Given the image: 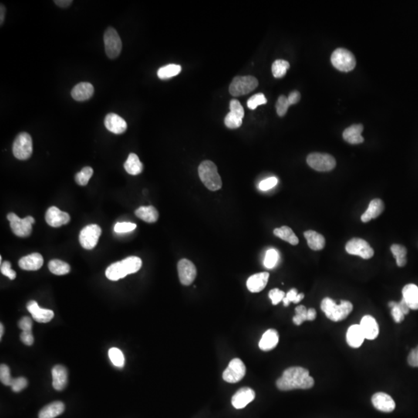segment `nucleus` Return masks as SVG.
Wrapping results in <instances>:
<instances>
[{"label": "nucleus", "instance_id": "nucleus-1", "mask_svg": "<svg viewBox=\"0 0 418 418\" xmlns=\"http://www.w3.org/2000/svg\"><path fill=\"white\" fill-rule=\"evenodd\" d=\"M280 390L290 391L295 389H311L315 380L310 376L309 371L300 366L290 367L284 370L282 376L277 381Z\"/></svg>", "mask_w": 418, "mask_h": 418}, {"label": "nucleus", "instance_id": "nucleus-2", "mask_svg": "<svg viewBox=\"0 0 418 418\" xmlns=\"http://www.w3.org/2000/svg\"><path fill=\"white\" fill-rule=\"evenodd\" d=\"M321 309L328 319L338 322L345 319L349 315L353 310V305L348 301H341L340 304H337L331 298H325L321 301Z\"/></svg>", "mask_w": 418, "mask_h": 418}, {"label": "nucleus", "instance_id": "nucleus-3", "mask_svg": "<svg viewBox=\"0 0 418 418\" xmlns=\"http://www.w3.org/2000/svg\"><path fill=\"white\" fill-rule=\"evenodd\" d=\"M199 177L208 190L216 191L223 187L217 166L210 160H204L198 167Z\"/></svg>", "mask_w": 418, "mask_h": 418}, {"label": "nucleus", "instance_id": "nucleus-4", "mask_svg": "<svg viewBox=\"0 0 418 418\" xmlns=\"http://www.w3.org/2000/svg\"><path fill=\"white\" fill-rule=\"evenodd\" d=\"M259 82L254 76H237L230 84V92L233 96H242L255 90Z\"/></svg>", "mask_w": 418, "mask_h": 418}, {"label": "nucleus", "instance_id": "nucleus-5", "mask_svg": "<svg viewBox=\"0 0 418 418\" xmlns=\"http://www.w3.org/2000/svg\"><path fill=\"white\" fill-rule=\"evenodd\" d=\"M331 62L336 69L343 72H351L356 65L352 53L344 48H338L334 51L331 57Z\"/></svg>", "mask_w": 418, "mask_h": 418}, {"label": "nucleus", "instance_id": "nucleus-6", "mask_svg": "<svg viewBox=\"0 0 418 418\" xmlns=\"http://www.w3.org/2000/svg\"><path fill=\"white\" fill-rule=\"evenodd\" d=\"M7 220L11 223V230L17 237H29L32 233V225L35 223V220L32 216H28L24 219H21L14 213H9Z\"/></svg>", "mask_w": 418, "mask_h": 418}, {"label": "nucleus", "instance_id": "nucleus-7", "mask_svg": "<svg viewBox=\"0 0 418 418\" xmlns=\"http://www.w3.org/2000/svg\"><path fill=\"white\" fill-rule=\"evenodd\" d=\"M13 153L18 160H28L33 153V141L31 135L21 133L16 137L13 145Z\"/></svg>", "mask_w": 418, "mask_h": 418}, {"label": "nucleus", "instance_id": "nucleus-8", "mask_svg": "<svg viewBox=\"0 0 418 418\" xmlns=\"http://www.w3.org/2000/svg\"><path fill=\"white\" fill-rule=\"evenodd\" d=\"M307 163L311 168L321 172L330 171L336 166L335 159L328 153H311L307 157Z\"/></svg>", "mask_w": 418, "mask_h": 418}, {"label": "nucleus", "instance_id": "nucleus-9", "mask_svg": "<svg viewBox=\"0 0 418 418\" xmlns=\"http://www.w3.org/2000/svg\"><path fill=\"white\" fill-rule=\"evenodd\" d=\"M104 44L108 58L115 59L120 55L123 44L119 34L114 28H107L104 34Z\"/></svg>", "mask_w": 418, "mask_h": 418}, {"label": "nucleus", "instance_id": "nucleus-10", "mask_svg": "<svg viewBox=\"0 0 418 418\" xmlns=\"http://www.w3.org/2000/svg\"><path fill=\"white\" fill-rule=\"evenodd\" d=\"M345 250L348 254L359 256L365 260L372 258L374 255L373 249L362 239L354 238L349 240L345 245Z\"/></svg>", "mask_w": 418, "mask_h": 418}, {"label": "nucleus", "instance_id": "nucleus-11", "mask_svg": "<svg viewBox=\"0 0 418 418\" xmlns=\"http://www.w3.org/2000/svg\"><path fill=\"white\" fill-rule=\"evenodd\" d=\"M102 230L98 225L92 224L85 226L79 235L81 246L85 250H92L97 245Z\"/></svg>", "mask_w": 418, "mask_h": 418}, {"label": "nucleus", "instance_id": "nucleus-12", "mask_svg": "<svg viewBox=\"0 0 418 418\" xmlns=\"http://www.w3.org/2000/svg\"><path fill=\"white\" fill-rule=\"evenodd\" d=\"M247 369L243 361L238 358L233 359L228 367L223 372V377L226 382L236 383L240 382L245 376Z\"/></svg>", "mask_w": 418, "mask_h": 418}, {"label": "nucleus", "instance_id": "nucleus-13", "mask_svg": "<svg viewBox=\"0 0 418 418\" xmlns=\"http://www.w3.org/2000/svg\"><path fill=\"white\" fill-rule=\"evenodd\" d=\"M177 271L180 283L184 286H189L192 284L197 276L195 266L187 259H182L179 261Z\"/></svg>", "mask_w": 418, "mask_h": 418}, {"label": "nucleus", "instance_id": "nucleus-14", "mask_svg": "<svg viewBox=\"0 0 418 418\" xmlns=\"http://www.w3.org/2000/svg\"><path fill=\"white\" fill-rule=\"evenodd\" d=\"M45 220L50 226L58 228L64 225L68 224L71 220V218L68 213L61 211L55 206H52L47 211Z\"/></svg>", "mask_w": 418, "mask_h": 418}, {"label": "nucleus", "instance_id": "nucleus-15", "mask_svg": "<svg viewBox=\"0 0 418 418\" xmlns=\"http://www.w3.org/2000/svg\"><path fill=\"white\" fill-rule=\"evenodd\" d=\"M27 308L32 315L33 318L40 323H48L55 317L53 311L40 308L35 301H29L27 304Z\"/></svg>", "mask_w": 418, "mask_h": 418}, {"label": "nucleus", "instance_id": "nucleus-16", "mask_svg": "<svg viewBox=\"0 0 418 418\" xmlns=\"http://www.w3.org/2000/svg\"><path fill=\"white\" fill-rule=\"evenodd\" d=\"M256 393L254 389L243 387L239 389L232 398V404L236 409H243L255 399Z\"/></svg>", "mask_w": 418, "mask_h": 418}, {"label": "nucleus", "instance_id": "nucleus-17", "mask_svg": "<svg viewBox=\"0 0 418 418\" xmlns=\"http://www.w3.org/2000/svg\"><path fill=\"white\" fill-rule=\"evenodd\" d=\"M372 403L376 410L385 413H390L396 407V403L393 398L382 392L375 393L372 396Z\"/></svg>", "mask_w": 418, "mask_h": 418}, {"label": "nucleus", "instance_id": "nucleus-18", "mask_svg": "<svg viewBox=\"0 0 418 418\" xmlns=\"http://www.w3.org/2000/svg\"><path fill=\"white\" fill-rule=\"evenodd\" d=\"M359 326L363 332L365 339L374 340L379 335V325L376 320L371 315H365L361 320Z\"/></svg>", "mask_w": 418, "mask_h": 418}, {"label": "nucleus", "instance_id": "nucleus-19", "mask_svg": "<svg viewBox=\"0 0 418 418\" xmlns=\"http://www.w3.org/2000/svg\"><path fill=\"white\" fill-rule=\"evenodd\" d=\"M104 124L109 131L114 134H122L127 129L125 119L116 113H109L105 118Z\"/></svg>", "mask_w": 418, "mask_h": 418}, {"label": "nucleus", "instance_id": "nucleus-20", "mask_svg": "<svg viewBox=\"0 0 418 418\" xmlns=\"http://www.w3.org/2000/svg\"><path fill=\"white\" fill-rule=\"evenodd\" d=\"M44 264V258L38 253L30 254L19 260V267L24 271H38Z\"/></svg>", "mask_w": 418, "mask_h": 418}, {"label": "nucleus", "instance_id": "nucleus-21", "mask_svg": "<svg viewBox=\"0 0 418 418\" xmlns=\"http://www.w3.org/2000/svg\"><path fill=\"white\" fill-rule=\"evenodd\" d=\"M269 277L270 274L267 272L259 273L250 277L247 283L249 291L252 293L262 291L267 286Z\"/></svg>", "mask_w": 418, "mask_h": 418}, {"label": "nucleus", "instance_id": "nucleus-22", "mask_svg": "<svg viewBox=\"0 0 418 418\" xmlns=\"http://www.w3.org/2000/svg\"><path fill=\"white\" fill-rule=\"evenodd\" d=\"M71 94L72 98L78 102L88 100L93 95V85L89 82H81L74 87Z\"/></svg>", "mask_w": 418, "mask_h": 418}, {"label": "nucleus", "instance_id": "nucleus-23", "mask_svg": "<svg viewBox=\"0 0 418 418\" xmlns=\"http://www.w3.org/2000/svg\"><path fill=\"white\" fill-rule=\"evenodd\" d=\"M365 338L359 325H353L348 328L346 333L347 343L351 348H359Z\"/></svg>", "mask_w": 418, "mask_h": 418}, {"label": "nucleus", "instance_id": "nucleus-24", "mask_svg": "<svg viewBox=\"0 0 418 418\" xmlns=\"http://www.w3.org/2000/svg\"><path fill=\"white\" fill-rule=\"evenodd\" d=\"M384 211V203L381 199H373L369 203V207L361 217L362 223H368L373 219L379 217Z\"/></svg>", "mask_w": 418, "mask_h": 418}, {"label": "nucleus", "instance_id": "nucleus-25", "mask_svg": "<svg viewBox=\"0 0 418 418\" xmlns=\"http://www.w3.org/2000/svg\"><path fill=\"white\" fill-rule=\"evenodd\" d=\"M363 126L361 124L352 125L347 128L343 132V139L351 144H359L363 143L364 138L362 136Z\"/></svg>", "mask_w": 418, "mask_h": 418}, {"label": "nucleus", "instance_id": "nucleus-26", "mask_svg": "<svg viewBox=\"0 0 418 418\" xmlns=\"http://www.w3.org/2000/svg\"><path fill=\"white\" fill-rule=\"evenodd\" d=\"M403 299L411 310H418V287L415 284H406L403 290Z\"/></svg>", "mask_w": 418, "mask_h": 418}, {"label": "nucleus", "instance_id": "nucleus-27", "mask_svg": "<svg viewBox=\"0 0 418 418\" xmlns=\"http://www.w3.org/2000/svg\"><path fill=\"white\" fill-rule=\"evenodd\" d=\"M279 342V334L275 329H269L263 335L260 339L259 347L263 351H271L274 349Z\"/></svg>", "mask_w": 418, "mask_h": 418}, {"label": "nucleus", "instance_id": "nucleus-28", "mask_svg": "<svg viewBox=\"0 0 418 418\" xmlns=\"http://www.w3.org/2000/svg\"><path fill=\"white\" fill-rule=\"evenodd\" d=\"M53 386L56 390H62L68 382V372L63 365H57L52 369Z\"/></svg>", "mask_w": 418, "mask_h": 418}, {"label": "nucleus", "instance_id": "nucleus-29", "mask_svg": "<svg viewBox=\"0 0 418 418\" xmlns=\"http://www.w3.org/2000/svg\"><path fill=\"white\" fill-rule=\"evenodd\" d=\"M120 263L121 271L124 277L129 274H135L138 272L142 267L141 259L137 257H129L124 259Z\"/></svg>", "mask_w": 418, "mask_h": 418}, {"label": "nucleus", "instance_id": "nucleus-30", "mask_svg": "<svg viewBox=\"0 0 418 418\" xmlns=\"http://www.w3.org/2000/svg\"><path fill=\"white\" fill-rule=\"evenodd\" d=\"M304 237L306 239L308 247L311 250L318 251V250H322L325 247V237L320 233L312 231V230H309V231L304 232Z\"/></svg>", "mask_w": 418, "mask_h": 418}, {"label": "nucleus", "instance_id": "nucleus-31", "mask_svg": "<svg viewBox=\"0 0 418 418\" xmlns=\"http://www.w3.org/2000/svg\"><path fill=\"white\" fill-rule=\"evenodd\" d=\"M135 215L139 219L148 223H156L158 220L159 213L153 206H141L136 209Z\"/></svg>", "mask_w": 418, "mask_h": 418}, {"label": "nucleus", "instance_id": "nucleus-32", "mask_svg": "<svg viewBox=\"0 0 418 418\" xmlns=\"http://www.w3.org/2000/svg\"><path fill=\"white\" fill-rule=\"evenodd\" d=\"M65 410V404L61 401H55L47 405L40 411L39 418H55L62 414Z\"/></svg>", "mask_w": 418, "mask_h": 418}, {"label": "nucleus", "instance_id": "nucleus-33", "mask_svg": "<svg viewBox=\"0 0 418 418\" xmlns=\"http://www.w3.org/2000/svg\"><path fill=\"white\" fill-rule=\"evenodd\" d=\"M124 168L129 174L138 175L143 171V165L139 160L137 155L132 153L129 155L127 160L125 162Z\"/></svg>", "mask_w": 418, "mask_h": 418}, {"label": "nucleus", "instance_id": "nucleus-34", "mask_svg": "<svg viewBox=\"0 0 418 418\" xmlns=\"http://www.w3.org/2000/svg\"><path fill=\"white\" fill-rule=\"evenodd\" d=\"M274 234L275 235L276 237L281 238L284 241L289 243L291 245L296 246L299 243V240L296 236L295 233L288 226H282L281 228L275 229Z\"/></svg>", "mask_w": 418, "mask_h": 418}, {"label": "nucleus", "instance_id": "nucleus-35", "mask_svg": "<svg viewBox=\"0 0 418 418\" xmlns=\"http://www.w3.org/2000/svg\"><path fill=\"white\" fill-rule=\"evenodd\" d=\"M181 72V67L175 64H170L159 68L157 71V76L162 80L170 79L173 77L177 76Z\"/></svg>", "mask_w": 418, "mask_h": 418}, {"label": "nucleus", "instance_id": "nucleus-36", "mask_svg": "<svg viewBox=\"0 0 418 418\" xmlns=\"http://www.w3.org/2000/svg\"><path fill=\"white\" fill-rule=\"evenodd\" d=\"M48 268L52 274L55 275H65L71 271L69 264L62 260H52L48 264Z\"/></svg>", "mask_w": 418, "mask_h": 418}, {"label": "nucleus", "instance_id": "nucleus-37", "mask_svg": "<svg viewBox=\"0 0 418 418\" xmlns=\"http://www.w3.org/2000/svg\"><path fill=\"white\" fill-rule=\"evenodd\" d=\"M390 249L393 257L396 259L398 267H404L406 264V253H407L406 249L403 246L398 245V244H393Z\"/></svg>", "mask_w": 418, "mask_h": 418}, {"label": "nucleus", "instance_id": "nucleus-38", "mask_svg": "<svg viewBox=\"0 0 418 418\" xmlns=\"http://www.w3.org/2000/svg\"><path fill=\"white\" fill-rule=\"evenodd\" d=\"M290 68L289 62L284 60H277L272 65V73L274 78H283Z\"/></svg>", "mask_w": 418, "mask_h": 418}, {"label": "nucleus", "instance_id": "nucleus-39", "mask_svg": "<svg viewBox=\"0 0 418 418\" xmlns=\"http://www.w3.org/2000/svg\"><path fill=\"white\" fill-rule=\"evenodd\" d=\"M109 356L112 364L118 368H123L125 364V358L122 351L117 348L109 349Z\"/></svg>", "mask_w": 418, "mask_h": 418}, {"label": "nucleus", "instance_id": "nucleus-40", "mask_svg": "<svg viewBox=\"0 0 418 418\" xmlns=\"http://www.w3.org/2000/svg\"><path fill=\"white\" fill-rule=\"evenodd\" d=\"M93 174V169L90 167H85L79 173L75 175L77 184L81 186H85L89 183V180Z\"/></svg>", "mask_w": 418, "mask_h": 418}, {"label": "nucleus", "instance_id": "nucleus-41", "mask_svg": "<svg viewBox=\"0 0 418 418\" xmlns=\"http://www.w3.org/2000/svg\"><path fill=\"white\" fill-rule=\"evenodd\" d=\"M279 260V254L274 249L267 250L264 259V264L267 269H273L276 267Z\"/></svg>", "mask_w": 418, "mask_h": 418}, {"label": "nucleus", "instance_id": "nucleus-42", "mask_svg": "<svg viewBox=\"0 0 418 418\" xmlns=\"http://www.w3.org/2000/svg\"><path fill=\"white\" fill-rule=\"evenodd\" d=\"M243 124V118L230 112L225 118V125L230 129H237Z\"/></svg>", "mask_w": 418, "mask_h": 418}, {"label": "nucleus", "instance_id": "nucleus-43", "mask_svg": "<svg viewBox=\"0 0 418 418\" xmlns=\"http://www.w3.org/2000/svg\"><path fill=\"white\" fill-rule=\"evenodd\" d=\"M304 294H298V291L293 288V289H291L289 292L286 294L285 298L283 300V302H284V306L287 307L291 302L294 303V304H298L301 300L304 299Z\"/></svg>", "mask_w": 418, "mask_h": 418}, {"label": "nucleus", "instance_id": "nucleus-44", "mask_svg": "<svg viewBox=\"0 0 418 418\" xmlns=\"http://www.w3.org/2000/svg\"><path fill=\"white\" fill-rule=\"evenodd\" d=\"M296 315L293 318V322L296 325H301L304 321H308V309L304 305H300L295 308Z\"/></svg>", "mask_w": 418, "mask_h": 418}, {"label": "nucleus", "instance_id": "nucleus-45", "mask_svg": "<svg viewBox=\"0 0 418 418\" xmlns=\"http://www.w3.org/2000/svg\"><path fill=\"white\" fill-rule=\"evenodd\" d=\"M267 102V99H266L265 95L264 94H256V95H253L251 98H250L248 102H247V106H248L249 109L254 110V109H257V106L265 105Z\"/></svg>", "mask_w": 418, "mask_h": 418}, {"label": "nucleus", "instance_id": "nucleus-46", "mask_svg": "<svg viewBox=\"0 0 418 418\" xmlns=\"http://www.w3.org/2000/svg\"><path fill=\"white\" fill-rule=\"evenodd\" d=\"M289 106L290 104L287 97H286L285 95H281L276 104V109L278 116L281 117L285 116Z\"/></svg>", "mask_w": 418, "mask_h": 418}, {"label": "nucleus", "instance_id": "nucleus-47", "mask_svg": "<svg viewBox=\"0 0 418 418\" xmlns=\"http://www.w3.org/2000/svg\"><path fill=\"white\" fill-rule=\"evenodd\" d=\"M389 307L391 308V314H392V317H393L395 322H396V323H400L401 321L404 320L405 315L403 314V311L399 309L397 305V302L390 301L389 303Z\"/></svg>", "mask_w": 418, "mask_h": 418}, {"label": "nucleus", "instance_id": "nucleus-48", "mask_svg": "<svg viewBox=\"0 0 418 418\" xmlns=\"http://www.w3.org/2000/svg\"><path fill=\"white\" fill-rule=\"evenodd\" d=\"M0 380L6 386H11L13 378L11 377V369L5 364L0 366Z\"/></svg>", "mask_w": 418, "mask_h": 418}, {"label": "nucleus", "instance_id": "nucleus-49", "mask_svg": "<svg viewBox=\"0 0 418 418\" xmlns=\"http://www.w3.org/2000/svg\"><path fill=\"white\" fill-rule=\"evenodd\" d=\"M136 225L131 223H118L115 225L114 231L116 233H130L136 230Z\"/></svg>", "mask_w": 418, "mask_h": 418}, {"label": "nucleus", "instance_id": "nucleus-50", "mask_svg": "<svg viewBox=\"0 0 418 418\" xmlns=\"http://www.w3.org/2000/svg\"><path fill=\"white\" fill-rule=\"evenodd\" d=\"M28 386V380L24 377H18L16 379H13L12 383L11 386L12 388L13 391L18 393L22 391L24 388Z\"/></svg>", "mask_w": 418, "mask_h": 418}, {"label": "nucleus", "instance_id": "nucleus-51", "mask_svg": "<svg viewBox=\"0 0 418 418\" xmlns=\"http://www.w3.org/2000/svg\"><path fill=\"white\" fill-rule=\"evenodd\" d=\"M285 293L284 291L277 289V288L271 290L269 293V298L272 301V304L274 305H277L281 301H283L284 298H285Z\"/></svg>", "mask_w": 418, "mask_h": 418}, {"label": "nucleus", "instance_id": "nucleus-52", "mask_svg": "<svg viewBox=\"0 0 418 418\" xmlns=\"http://www.w3.org/2000/svg\"><path fill=\"white\" fill-rule=\"evenodd\" d=\"M278 183V179L276 177H268L262 180L259 184V188L261 190H268L275 187Z\"/></svg>", "mask_w": 418, "mask_h": 418}, {"label": "nucleus", "instance_id": "nucleus-53", "mask_svg": "<svg viewBox=\"0 0 418 418\" xmlns=\"http://www.w3.org/2000/svg\"><path fill=\"white\" fill-rule=\"evenodd\" d=\"M1 273L11 280H14L17 277V274L11 269V264L9 261H4L1 264Z\"/></svg>", "mask_w": 418, "mask_h": 418}, {"label": "nucleus", "instance_id": "nucleus-54", "mask_svg": "<svg viewBox=\"0 0 418 418\" xmlns=\"http://www.w3.org/2000/svg\"><path fill=\"white\" fill-rule=\"evenodd\" d=\"M230 112L240 116L243 119L244 117V109H243L241 103L237 99H233L230 102Z\"/></svg>", "mask_w": 418, "mask_h": 418}, {"label": "nucleus", "instance_id": "nucleus-55", "mask_svg": "<svg viewBox=\"0 0 418 418\" xmlns=\"http://www.w3.org/2000/svg\"><path fill=\"white\" fill-rule=\"evenodd\" d=\"M18 326L23 332H32V320L29 317H24L19 321Z\"/></svg>", "mask_w": 418, "mask_h": 418}, {"label": "nucleus", "instance_id": "nucleus-56", "mask_svg": "<svg viewBox=\"0 0 418 418\" xmlns=\"http://www.w3.org/2000/svg\"><path fill=\"white\" fill-rule=\"evenodd\" d=\"M407 362L412 367H418V345L410 351L408 355Z\"/></svg>", "mask_w": 418, "mask_h": 418}, {"label": "nucleus", "instance_id": "nucleus-57", "mask_svg": "<svg viewBox=\"0 0 418 418\" xmlns=\"http://www.w3.org/2000/svg\"><path fill=\"white\" fill-rule=\"evenodd\" d=\"M21 339L26 345H32L34 344V338L32 332H23L21 335Z\"/></svg>", "mask_w": 418, "mask_h": 418}, {"label": "nucleus", "instance_id": "nucleus-58", "mask_svg": "<svg viewBox=\"0 0 418 418\" xmlns=\"http://www.w3.org/2000/svg\"><path fill=\"white\" fill-rule=\"evenodd\" d=\"M287 99L289 102L290 106L297 104L301 99V94L298 91H294L290 94L289 96L287 97Z\"/></svg>", "mask_w": 418, "mask_h": 418}, {"label": "nucleus", "instance_id": "nucleus-59", "mask_svg": "<svg viewBox=\"0 0 418 418\" xmlns=\"http://www.w3.org/2000/svg\"><path fill=\"white\" fill-rule=\"evenodd\" d=\"M397 305L398 307H399V309L403 311V313L405 315H407V314H409V312H410V308H409V306H408L406 301H405L403 298H402L401 301L397 303Z\"/></svg>", "mask_w": 418, "mask_h": 418}, {"label": "nucleus", "instance_id": "nucleus-60", "mask_svg": "<svg viewBox=\"0 0 418 418\" xmlns=\"http://www.w3.org/2000/svg\"><path fill=\"white\" fill-rule=\"evenodd\" d=\"M55 4L61 8H67L73 3L72 0H55Z\"/></svg>", "mask_w": 418, "mask_h": 418}, {"label": "nucleus", "instance_id": "nucleus-61", "mask_svg": "<svg viewBox=\"0 0 418 418\" xmlns=\"http://www.w3.org/2000/svg\"><path fill=\"white\" fill-rule=\"evenodd\" d=\"M317 312L314 308H309L308 310V321H314L316 318Z\"/></svg>", "mask_w": 418, "mask_h": 418}, {"label": "nucleus", "instance_id": "nucleus-62", "mask_svg": "<svg viewBox=\"0 0 418 418\" xmlns=\"http://www.w3.org/2000/svg\"><path fill=\"white\" fill-rule=\"evenodd\" d=\"M1 17H0V24L1 25H3V24L4 23V20H5V14H6V8L5 6L1 4Z\"/></svg>", "mask_w": 418, "mask_h": 418}, {"label": "nucleus", "instance_id": "nucleus-63", "mask_svg": "<svg viewBox=\"0 0 418 418\" xmlns=\"http://www.w3.org/2000/svg\"><path fill=\"white\" fill-rule=\"evenodd\" d=\"M4 325H3V324H1V325H0V338H1V339H2L3 335H4Z\"/></svg>", "mask_w": 418, "mask_h": 418}]
</instances>
